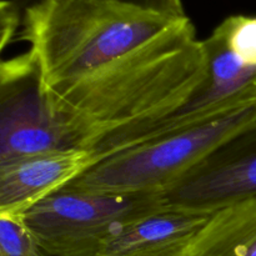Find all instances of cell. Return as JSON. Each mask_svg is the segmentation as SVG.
Returning a JSON list of instances; mask_svg holds the SVG:
<instances>
[{
  "label": "cell",
  "mask_w": 256,
  "mask_h": 256,
  "mask_svg": "<svg viewBox=\"0 0 256 256\" xmlns=\"http://www.w3.org/2000/svg\"><path fill=\"white\" fill-rule=\"evenodd\" d=\"M0 256H46L22 216L0 215Z\"/></svg>",
  "instance_id": "cell-10"
},
{
  "label": "cell",
  "mask_w": 256,
  "mask_h": 256,
  "mask_svg": "<svg viewBox=\"0 0 256 256\" xmlns=\"http://www.w3.org/2000/svg\"><path fill=\"white\" fill-rule=\"evenodd\" d=\"M162 196L166 205L205 212L256 196V122L220 145Z\"/></svg>",
  "instance_id": "cell-5"
},
{
  "label": "cell",
  "mask_w": 256,
  "mask_h": 256,
  "mask_svg": "<svg viewBox=\"0 0 256 256\" xmlns=\"http://www.w3.org/2000/svg\"><path fill=\"white\" fill-rule=\"evenodd\" d=\"M210 214L165 204L122 228L98 256H184Z\"/></svg>",
  "instance_id": "cell-8"
},
{
  "label": "cell",
  "mask_w": 256,
  "mask_h": 256,
  "mask_svg": "<svg viewBox=\"0 0 256 256\" xmlns=\"http://www.w3.org/2000/svg\"><path fill=\"white\" fill-rule=\"evenodd\" d=\"M80 149L55 118L36 60L26 50L0 65V164L56 150Z\"/></svg>",
  "instance_id": "cell-4"
},
{
  "label": "cell",
  "mask_w": 256,
  "mask_h": 256,
  "mask_svg": "<svg viewBox=\"0 0 256 256\" xmlns=\"http://www.w3.org/2000/svg\"><path fill=\"white\" fill-rule=\"evenodd\" d=\"M184 256H256V196L212 212Z\"/></svg>",
  "instance_id": "cell-9"
},
{
  "label": "cell",
  "mask_w": 256,
  "mask_h": 256,
  "mask_svg": "<svg viewBox=\"0 0 256 256\" xmlns=\"http://www.w3.org/2000/svg\"><path fill=\"white\" fill-rule=\"evenodd\" d=\"M254 122L256 98L190 126L112 152L64 188L96 192H164Z\"/></svg>",
  "instance_id": "cell-2"
},
{
  "label": "cell",
  "mask_w": 256,
  "mask_h": 256,
  "mask_svg": "<svg viewBox=\"0 0 256 256\" xmlns=\"http://www.w3.org/2000/svg\"><path fill=\"white\" fill-rule=\"evenodd\" d=\"M18 38L55 118L99 162L178 112L206 79L188 15L124 0H36L22 9Z\"/></svg>",
  "instance_id": "cell-1"
},
{
  "label": "cell",
  "mask_w": 256,
  "mask_h": 256,
  "mask_svg": "<svg viewBox=\"0 0 256 256\" xmlns=\"http://www.w3.org/2000/svg\"><path fill=\"white\" fill-rule=\"evenodd\" d=\"M219 26L235 54L246 65L256 66V16L230 15Z\"/></svg>",
  "instance_id": "cell-11"
},
{
  "label": "cell",
  "mask_w": 256,
  "mask_h": 256,
  "mask_svg": "<svg viewBox=\"0 0 256 256\" xmlns=\"http://www.w3.org/2000/svg\"><path fill=\"white\" fill-rule=\"evenodd\" d=\"M165 205L162 192H96L62 188L22 215L46 256H98L130 222Z\"/></svg>",
  "instance_id": "cell-3"
},
{
  "label": "cell",
  "mask_w": 256,
  "mask_h": 256,
  "mask_svg": "<svg viewBox=\"0 0 256 256\" xmlns=\"http://www.w3.org/2000/svg\"><path fill=\"white\" fill-rule=\"evenodd\" d=\"M22 10L14 2V0H2L0 2V46L2 50L10 44L18 30L22 28Z\"/></svg>",
  "instance_id": "cell-12"
},
{
  "label": "cell",
  "mask_w": 256,
  "mask_h": 256,
  "mask_svg": "<svg viewBox=\"0 0 256 256\" xmlns=\"http://www.w3.org/2000/svg\"><path fill=\"white\" fill-rule=\"evenodd\" d=\"M202 44L206 54L208 74L202 86L184 106L138 134L122 149L190 126L255 99L256 66L246 65L235 54L219 25L202 40Z\"/></svg>",
  "instance_id": "cell-6"
},
{
  "label": "cell",
  "mask_w": 256,
  "mask_h": 256,
  "mask_svg": "<svg viewBox=\"0 0 256 256\" xmlns=\"http://www.w3.org/2000/svg\"><path fill=\"white\" fill-rule=\"evenodd\" d=\"M99 162L88 149H66L0 164V215L22 216Z\"/></svg>",
  "instance_id": "cell-7"
},
{
  "label": "cell",
  "mask_w": 256,
  "mask_h": 256,
  "mask_svg": "<svg viewBox=\"0 0 256 256\" xmlns=\"http://www.w3.org/2000/svg\"><path fill=\"white\" fill-rule=\"evenodd\" d=\"M34 2H36V0H14L15 4L22 10L26 5L32 4ZM124 2H130V4L139 5V6L146 8V9L165 12V14L169 15H176V16H184V15H186L182 0H124Z\"/></svg>",
  "instance_id": "cell-13"
}]
</instances>
